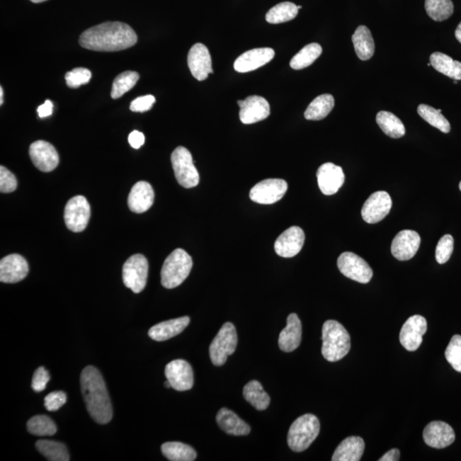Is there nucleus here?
Here are the masks:
<instances>
[{
  "mask_svg": "<svg viewBox=\"0 0 461 461\" xmlns=\"http://www.w3.org/2000/svg\"><path fill=\"white\" fill-rule=\"evenodd\" d=\"M138 40L130 25L120 22H107L82 33L80 45L96 52H118L134 47Z\"/></svg>",
  "mask_w": 461,
  "mask_h": 461,
  "instance_id": "nucleus-1",
  "label": "nucleus"
},
{
  "mask_svg": "<svg viewBox=\"0 0 461 461\" xmlns=\"http://www.w3.org/2000/svg\"><path fill=\"white\" fill-rule=\"evenodd\" d=\"M81 387L91 419L101 425L109 423L113 416V409L105 380L96 368L89 365L83 369Z\"/></svg>",
  "mask_w": 461,
  "mask_h": 461,
  "instance_id": "nucleus-2",
  "label": "nucleus"
},
{
  "mask_svg": "<svg viewBox=\"0 0 461 461\" xmlns=\"http://www.w3.org/2000/svg\"><path fill=\"white\" fill-rule=\"evenodd\" d=\"M322 342V355L330 363L342 360L351 351L350 334L342 324L332 319L324 323Z\"/></svg>",
  "mask_w": 461,
  "mask_h": 461,
  "instance_id": "nucleus-3",
  "label": "nucleus"
},
{
  "mask_svg": "<svg viewBox=\"0 0 461 461\" xmlns=\"http://www.w3.org/2000/svg\"><path fill=\"white\" fill-rule=\"evenodd\" d=\"M193 265L192 257L182 249H176L166 258L161 268V285L167 289L178 288L189 276Z\"/></svg>",
  "mask_w": 461,
  "mask_h": 461,
  "instance_id": "nucleus-4",
  "label": "nucleus"
},
{
  "mask_svg": "<svg viewBox=\"0 0 461 461\" xmlns=\"http://www.w3.org/2000/svg\"><path fill=\"white\" fill-rule=\"evenodd\" d=\"M321 425L319 419L313 414L302 415L295 421L290 426L288 442L294 452L307 450L319 436Z\"/></svg>",
  "mask_w": 461,
  "mask_h": 461,
  "instance_id": "nucleus-5",
  "label": "nucleus"
},
{
  "mask_svg": "<svg viewBox=\"0 0 461 461\" xmlns=\"http://www.w3.org/2000/svg\"><path fill=\"white\" fill-rule=\"evenodd\" d=\"M238 346V335L234 324H224L218 334L215 336L210 346V355L212 363L222 365L226 363L227 357L234 354Z\"/></svg>",
  "mask_w": 461,
  "mask_h": 461,
  "instance_id": "nucleus-6",
  "label": "nucleus"
},
{
  "mask_svg": "<svg viewBox=\"0 0 461 461\" xmlns=\"http://www.w3.org/2000/svg\"><path fill=\"white\" fill-rule=\"evenodd\" d=\"M171 163L176 180L183 188H193L199 183V173L188 149L178 147L172 153Z\"/></svg>",
  "mask_w": 461,
  "mask_h": 461,
  "instance_id": "nucleus-7",
  "label": "nucleus"
},
{
  "mask_svg": "<svg viewBox=\"0 0 461 461\" xmlns=\"http://www.w3.org/2000/svg\"><path fill=\"white\" fill-rule=\"evenodd\" d=\"M149 265L145 256H132L123 268V283L135 293H140L147 283Z\"/></svg>",
  "mask_w": 461,
  "mask_h": 461,
  "instance_id": "nucleus-8",
  "label": "nucleus"
},
{
  "mask_svg": "<svg viewBox=\"0 0 461 461\" xmlns=\"http://www.w3.org/2000/svg\"><path fill=\"white\" fill-rule=\"evenodd\" d=\"M338 267L344 276L361 284L370 282L373 275L372 269L367 261L352 252H344L340 255Z\"/></svg>",
  "mask_w": 461,
  "mask_h": 461,
  "instance_id": "nucleus-9",
  "label": "nucleus"
},
{
  "mask_svg": "<svg viewBox=\"0 0 461 461\" xmlns=\"http://www.w3.org/2000/svg\"><path fill=\"white\" fill-rule=\"evenodd\" d=\"M90 217L91 207L85 197H74L65 206L64 222L70 231L74 232L84 231Z\"/></svg>",
  "mask_w": 461,
  "mask_h": 461,
  "instance_id": "nucleus-10",
  "label": "nucleus"
},
{
  "mask_svg": "<svg viewBox=\"0 0 461 461\" xmlns=\"http://www.w3.org/2000/svg\"><path fill=\"white\" fill-rule=\"evenodd\" d=\"M288 185L281 178H268L257 184L251 190L250 198L260 205H273L280 201L288 192Z\"/></svg>",
  "mask_w": 461,
  "mask_h": 461,
  "instance_id": "nucleus-11",
  "label": "nucleus"
},
{
  "mask_svg": "<svg viewBox=\"0 0 461 461\" xmlns=\"http://www.w3.org/2000/svg\"><path fill=\"white\" fill-rule=\"evenodd\" d=\"M392 200L388 193L380 190L372 193L361 209V217L369 224H375L384 220L389 213Z\"/></svg>",
  "mask_w": 461,
  "mask_h": 461,
  "instance_id": "nucleus-12",
  "label": "nucleus"
},
{
  "mask_svg": "<svg viewBox=\"0 0 461 461\" xmlns=\"http://www.w3.org/2000/svg\"><path fill=\"white\" fill-rule=\"evenodd\" d=\"M165 376L171 384L172 388L178 392H186L193 388V370L188 361L184 360L171 361L166 365Z\"/></svg>",
  "mask_w": 461,
  "mask_h": 461,
  "instance_id": "nucleus-13",
  "label": "nucleus"
},
{
  "mask_svg": "<svg viewBox=\"0 0 461 461\" xmlns=\"http://www.w3.org/2000/svg\"><path fill=\"white\" fill-rule=\"evenodd\" d=\"M29 156L35 167L40 171H52L59 164V156L52 144L44 140L35 141L29 148Z\"/></svg>",
  "mask_w": 461,
  "mask_h": 461,
  "instance_id": "nucleus-14",
  "label": "nucleus"
},
{
  "mask_svg": "<svg viewBox=\"0 0 461 461\" xmlns=\"http://www.w3.org/2000/svg\"><path fill=\"white\" fill-rule=\"evenodd\" d=\"M427 331V321L421 315H414L402 327L400 342L406 351H417Z\"/></svg>",
  "mask_w": 461,
  "mask_h": 461,
  "instance_id": "nucleus-15",
  "label": "nucleus"
},
{
  "mask_svg": "<svg viewBox=\"0 0 461 461\" xmlns=\"http://www.w3.org/2000/svg\"><path fill=\"white\" fill-rule=\"evenodd\" d=\"M305 234L301 227H292L285 230L274 244V250L281 257L290 258L301 251L305 244Z\"/></svg>",
  "mask_w": 461,
  "mask_h": 461,
  "instance_id": "nucleus-16",
  "label": "nucleus"
},
{
  "mask_svg": "<svg viewBox=\"0 0 461 461\" xmlns=\"http://www.w3.org/2000/svg\"><path fill=\"white\" fill-rule=\"evenodd\" d=\"M240 107L239 118L244 124H253L268 118L270 115V106L263 97L250 96L244 101H239Z\"/></svg>",
  "mask_w": 461,
  "mask_h": 461,
  "instance_id": "nucleus-17",
  "label": "nucleus"
},
{
  "mask_svg": "<svg viewBox=\"0 0 461 461\" xmlns=\"http://www.w3.org/2000/svg\"><path fill=\"white\" fill-rule=\"evenodd\" d=\"M421 239L418 232L404 230L394 237L392 244V253L399 261H409L416 255Z\"/></svg>",
  "mask_w": 461,
  "mask_h": 461,
  "instance_id": "nucleus-18",
  "label": "nucleus"
},
{
  "mask_svg": "<svg viewBox=\"0 0 461 461\" xmlns=\"http://www.w3.org/2000/svg\"><path fill=\"white\" fill-rule=\"evenodd\" d=\"M188 63L190 73L199 81L206 80L209 74L213 73L209 49L201 43L195 44L190 48Z\"/></svg>",
  "mask_w": 461,
  "mask_h": 461,
  "instance_id": "nucleus-19",
  "label": "nucleus"
},
{
  "mask_svg": "<svg viewBox=\"0 0 461 461\" xmlns=\"http://www.w3.org/2000/svg\"><path fill=\"white\" fill-rule=\"evenodd\" d=\"M28 264L24 257L11 254L0 261V281L14 284L22 281L28 273Z\"/></svg>",
  "mask_w": 461,
  "mask_h": 461,
  "instance_id": "nucleus-20",
  "label": "nucleus"
},
{
  "mask_svg": "<svg viewBox=\"0 0 461 461\" xmlns=\"http://www.w3.org/2000/svg\"><path fill=\"white\" fill-rule=\"evenodd\" d=\"M423 438L428 446L441 450L455 442V433L448 423L433 421L428 423L423 430Z\"/></svg>",
  "mask_w": 461,
  "mask_h": 461,
  "instance_id": "nucleus-21",
  "label": "nucleus"
},
{
  "mask_svg": "<svg viewBox=\"0 0 461 461\" xmlns=\"http://www.w3.org/2000/svg\"><path fill=\"white\" fill-rule=\"evenodd\" d=\"M317 180L321 193L326 196H331L338 193L342 188L346 176L341 167L331 163H326L319 168Z\"/></svg>",
  "mask_w": 461,
  "mask_h": 461,
  "instance_id": "nucleus-22",
  "label": "nucleus"
},
{
  "mask_svg": "<svg viewBox=\"0 0 461 461\" xmlns=\"http://www.w3.org/2000/svg\"><path fill=\"white\" fill-rule=\"evenodd\" d=\"M275 55L272 48H256L250 50L237 58L234 69L239 73L251 72L269 63Z\"/></svg>",
  "mask_w": 461,
  "mask_h": 461,
  "instance_id": "nucleus-23",
  "label": "nucleus"
},
{
  "mask_svg": "<svg viewBox=\"0 0 461 461\" xmlns=\"http://www.w3.org/2000/svg\"><path fill=\"white\" fill-rule=\"evenodd\" d=\"M155 193L152 186L147 181H139L132 186L128 196V207L136 214L147 212L153 205Z\"/></svg>",
  "mask_w": 461,
  "mask_h": 461,
  "instance_id": "nucleus-24",
  "label": "nucleus"
},
{
  "mask_svg": "<svg viewBox=\"0 0 461 461\" xmlns=\"http://www.w3.org/2000/svg\"><path fill=\"white\" fill-rule=\"evenodd\" d=\"M302 341V323L296 314H290L288 325L280 332L279 346L284 352H292L300 346Z\"/></svg>",
  "mask_w": 461,
  "mask_h": 461,
  "instance_id": "nucleus-25",
  "label": "nucleus"
},
{
  "mask_svg": "<svg viewBox=\"0 0 461 461\" xmlns=\"http://www.w3.org/2000/svg\"><path fill=\"white\" fill-rule=\"evenodd\" d=\"M188 317L170 319L152 326L149 331V336L156 342H163L181 334L188 326Z\"/></svg>",
  "mask_w": 461,
  "mask_h": 461,
  "instance_id": "nucleus-26",
  "label": "nucleus"
},
{
  "mask_svg": "<svg viewBox=\"0 0 461 461\" xmlns=\"http://www.w3.org/2000/svg\"><path fill=\"white\" fill-rule=\"evenodd\" d=\"M365 450L364 440L360 437H350L344 439L336 448L331 460L359 461Z\"/></svg>",
  "mask_w": 461,
  "mask_h": 461,
  "instance_id": "nucleus-27",
  "label": "nucleus"
},
{
  "mask_svg": "<svg viewBox=\"0 0 461 461\" xmlns=\"http://www.w3.org/2000/svg\"><path fill=\"white\" fill-rule=\"evenodd\" d=\"M217 421L221 429L232 436H247L251 427L232 411L222 409L217 415Z\"/></svg>",
  "mask_w": 461,
  "mask_h": 461,
  "instance_id": "nucleus-28",
  "label": "nucleus"
},
{
  "mask_svg": "<svg viewBox=\"0 0 461 461\" xmlns=\"http://www.w3.org/2000/svg\"><path fill=\"white\" fill-rule=\"evenodd\" d=\"M353 44L357 57L360 60L367 61L371 59L375 52V40L372 33L368 27L360 25L356 28L355 34L352 36Z\"/></svg>",
  "mask_w": 461,
  "mask_h": 461,
  "instance_id": "nucleus-29",
  "label": "nucleus"
},
{
  "mask_svg": "<svg viewBox=\"0 0 461 461\" xmlns=\"http://www.w3.org/2000/svg\"><path fill=\"white\" fill-rule=\"evenodd\" d=\"M431 65L437 70L438 72L443 74L444 76L454 79V80H461V63L459 61H455L450 56L442 52H434L430 57Z\"/></svg>",
  "mask_w": 461,
  "mask_h": 461,
  "instance_id": "nucleus-30",
  "label": "nucleus"
},
{
  "mask_svg": "<svg viewBox=\"0 0 461 461\" xmlns=\"http://www.w3.org/2000/svg\"><path fill=\"white\" fill-rule=\"evenodd\" d=\"M376 122L381 130L390 138L399 139L405 135V127L396 115L389 111H380L376 116Z\"/></svg>",
  "mask_w": 461,
  "mask_h": 461,
  "instance_id": "nucleus-31",
  "label": "nucleus"
},
{
  "mask_svg": "<svg viewBox=\"0 0 461 461\" xmlns=\"http://www.w3.org/2000/svg\"><path fill=\"white\" fill-rule=\"evenodd\" d=\"M335 101L331 94H322L314 98L305 113V118L309 120H321L326 118L334 110Z\"/></svg>",
  "mask_w": 461,
  "mask_h": 461,
  "instance_id": "nucleus-32",
  "label": "nucleus"
},
{
  "mask_svg": "<svg viewBox=\"0 0 461 461\" xmlns=\"http://www.w3.org/2000/svg\"><path fill=\"white\" fill-rule=\"evenodd\" d=\"M245 400L254 406L257 410L263 411L267 409L270 404V397L265 392L263 385L260 382L252 380L244 386L243 390Z\"/></svg>",
  "mask_w": 461,
  "mask_h": 461,
  "instance_id": "nucleus-33",
  "label": "nucleus"
},
{
  "mask_svg": "<svg viewBox=\"0 0 461 461\" xmlns=\"http://www.w3.org/2000/svg\"><path fill=\"white\" fill-rule=\"evenodd\" d=\"M161 450L166 458L171 461H193L197 458L193 447L180 442L165 443Z\"/></svg>",
  "mask_w": 461,
  "mask_h": 461,
  "instance_id": "nucleus-34",
  "label": "nucleus"
},
{
  "mask_svg": "<svg viewBox=\"0 0 461 461\" xmlns=\"http://www.w3.org/2000/svg\"><path fill=\"white\" fill-rule=\"evenodd\" d=\"M35 446L40 454L48 460H69V452L64 443L50 441V440H39L38 442H36Z\"/></svg>",
  "mask_w": 461,
  "mask_h": 461,
  "instance_id": "nucleus-35",
  "label": "nucleus"
},
{
  "mask_svg": "<svg viewBox=\"0 0 461 461\" xmlns=\"http://www.w3.org/2000/svg\"><path fill=\"white\" fill-rule=\"evenodd\" d=\"M321 53L322 47L321 45L317 43L307 45L292 57L290 63V67L296 70L309 67L321 55Z\"/></svg>",
  "mask_w": 461,
  "mask_h": 461,
  "instance_id": "nucleus-36",
  "label": "nucleus"
},
{
  "mask_svg": "<svg viewBox=\"0 0 461 461\" xmlns=\"http://www.w3.org/2000/svg\"><path fill=\"white\" fill-rule=\"evenodd\" d=\"M298 7L292 2L278 4L268 11L266 21L271 24H279L293 20L298 14Z\"/></svg>",
  "mask_w": 461,
  "mask_h": 461,
  "instance_id": "nucleus-37",
  "label": "nucleus"
},
{
  "mask_svg": "<svg viewBox=\"0 0 461 461\" xmlns=\"http://www.w3.org/2000/svg\"><path fill=\"white\" fill-rule=\"evenodd\" d=\"M426 13L436 22H443L454 13L452 0H426Z\"/></svg>",
  "mask_w": 461,
  "mask_h": 461,
  "instance_id": "nucleus-38",
  "label": "nucleus"
},
{
  "mask_svg": "<svg viewBox=\"0 0 461 461\" xmlns=\"http://www.w3.org/2000/svg\"><path fill=\"white\" fill-rule=\"evenodd\" d=\"M418 114L421 116L423 120L430 125L438 128L440 131L448 134L451 130L450 123L444 118L441 112L434 109L433 107L427 105H419L418 107Z\"/></svg>",
  "mask_w": 461,
  "mask_h": 461,
  "instance_id": "nucleus-39",
  "label": "nucleus"
},
{
  "mask_svg": "<svg viewBox=\"0 0 461 461\" xmlns=\"http://www.w3.org/2000/svg\"><path fill=\"white\" fill-rule=\"evenodd\" d=\"M140 74L135 72H125L120 74L115 79L112 85L111 98L118 99L134 89L136 83L138 82Z\"/></svg>",
  "mask_w": 461,
  "mask_h": 461,
  "instance_id": "nucleus-40",
  "label": "nucleus"
},
{
  "mask_svg": "<svg viewBox=\"0 0 461 461\" xmlns=\"http://www.w3.org/2000/svg\"><path fill=\"white\" fill-rule=\"evenodd\" d=\"M27 427L29 433L39 437L53 436L57 433L55 423L47 415H36L31 418L28 422Z\"/></svg>",
  "mask_w": 461,
  "mask_h": 461,
  "instance_id": "nucleus-41",
  "label": "nucleus"
},
{
  "mask_svg": "<svg viewBox=\"0 0 461 461\" xmlns=\"http://www.w3.org/2000/svg\"><path fill=\"white\" fill-rule=\"evenodd\" d=\"M445 357L448 363L455 371L461 372V336L455 335L446 348Z\"/></svg>",
  "mask_w": 461,
  "mask_h": 461,
  "instance_id": "nucleus-42",
  "label": "nucleus"
},
{
  "mask_svg": "<svg viewBox=\"0 0 461 461\" xmlns=\"http://www.w3.org/2000/svg\"><path fill=\"white\" fill-rule=\"evenodd\" d=\"M454 238L450 234L444 235L436 248V259L439 264L446 263L454 251Z\"/></svg>",
  "mask_w": 461,
  "mask_h": 461,
  "instance_id": "nucleus-43",
  "label": "nucleus"
},
{
  "mask_svg": "<svg viewBox=\"0 0 461 461\" xmlns=\"http://www.w3.org/2000/svg\"><path fill=\"white\" fill-rule=\"evenodd\" d=\"M91 78L89 69L76 68L65 74V81L70 89H78L82 85L87 84Z\"/></svg>",
  "mask_w": 461,
  "mask_h": 461,
  "instance_id": "nucleus-44",
  "label": "nucleus"
},
{
  "mask_svg": "<svg viewBox=\"0 0 461 461\" xmlns=\"http://www.w3.org/2000/svg\"><path fill=\"white\" fill-rule=\"evenodd\" d=\"M18 186V181L13 173L6 168L0 167V192L10 193L14 192Z\"/></svg>",
  "mask_w": 461,
  "mask_h": 461,
  "instance_id": "nucleus-45",
  "label": "nucleus"
},
{
  "mask_svg": "<svg viewBox=\"0 0 461 461\" xmlns=\"http://www.w3.org/2000/svg\"><path fill=\"white\" fill-rule=\"evenodd\" d=\"M67 402V396L64 392H53L45 397V408L51 412L62 408Z\"/></svg>",
  "mask_w": 461,
  "mask_h": 461,
  "instance_id": "nucleus-46",
  "label": "nucleus"
},
{
  "mask_svg": "<svg viewBox=\"0 0 461 461\" xmlns=\"http://www.w3.org/2000/svg\"><path fill=\"white\" fill-rule=\"evenodd\" d=\"M51 380L49 372L43 367H40L34 373L32 380V388L35 392H41L47 387L48 382Z\"/></svg>",
  "mask_w": 461,
  "mask_h": 461,
  "instance_id": "nucleus-47",
  "label": "nucleus"
},
{
  "mask_svg": "<svg viewBox=\"0 0 461 461\" xmlns=\"http://www.w3.org/2000/svg\"><path fill=\"white\" fill-rule=\"evenodd\" d=\"M155 103L156 98L152 95L139 97L131 103L130 110L134 112H140V113H142V112L151 110Z\"/></svg>",
  "mask_w": 461,
  "mask_h": 461,
  "instance_id": "nucleus-48",
  "label": "nucleus"
},
{
  "mask_svg": "<svg viewBox=\"0 0 461 461\" xmlns=\"http://www.w3.org/2000/svg\"><path fill=\"white\" fill-rule=\"evenodd\" d=\"M145 138L142 132L139 131H132L128 136V142L131 147L135 149H140L144 144Z\"/></svg>",
  "mask_w": 461,
  "mask_h": 461,
  "instance_id": "nucleus-49",
  "label": "nucleus"
},
{
  "mask_svg": "<svg viewBox=\"0 0 461 461\" xmlns=\"http://www.w3.org/2000/svg\"><path fill=\"white\" fill-rule=\"evenodd\" d=\"M38 115L40 118H47L52 114L53 112V103L52 101H47L43 105H41L38 109H37Z\"/></svg>",
  "mask_w": 461,
  "mask_h": 461,
  "instance_id": "nucleus-50",
  "label": "nucleus"
},
{
  "mask_svg": "<svg viewBox=\"0 0 461 461\" xmlns=\"http://www.w3.org/2000/svg\"><path fill=\"white\" fill-rule=\"evenodd\" d=\"M400 460V451L397 448L388 451L379 460L380 461H398Z\"/></svg>",
  "mask_w": 461,
  "mask_h": 461,
  "instance_id": "nucleus-51",
  "label": "nucleus"
},
{
  "mask_svg": "<svg viewBox=\"0 0 461 461\" xmlns=\"http://www.w3.org/2000/svg\"><path fill=\"white\" fill-rule=\"evenodd\" d=\"M455 37H456L457 40H458L459 42L461 44V22L458 25V27H457V28H456Z\"/></svg>",
  "mask_w": 461,
  "mask_h": 461,
  "instance_id": "nucleus-52",
  "label": "nucleus"
},
{
  "mask_svg": "<svg viewBox=\"0 0 461 461\" xmlns=\"http://www.w3.org/2000/svg\"><path fill=\"white\" fill-rule=\"evenodd\" d=\"M4 91L2 86L0 87V105H3L4 103Z\"/></svg>",
  "mask_w": 461,
  "mask_h": 461,
  "instance_id": "nucleus-53",
  "label": "nucleus"
},
{
  "mask_svg": "<svg viewBox=\"0 0 461 461\" xmlns=\"http://www.w3.org/2000/svg\"><path fill=\"white\" fill-rule=\"evenodd\" d=\"M30 1L35 4H39L47 1V0H30Z\"/></svg>",
  "mask_w": 461,
  "mask_h": 461,
  "instance_id": "nucleus-54",
  "label": "nucleus"
},
{
  "mask_svg": "<svg viewBox=\"0 0 461 461\" xmlns=\"http://www.w3.org/2000/svg\"><path fill=\"white\" fill-rule=\"evenodd\" d=\"M164 385L166 388H172L171 384H170L168 380L165 382Z\"/></svg>",
  "mask_w": 461,
  "mask_h": 461,
  "instance_id": "nucleus-55",
  "label": "nucleus"
},
{
  "mask_svg": "<svg viewBox=\"0 0 461 461\" xmlns=\"http://www.w3.org/2000/svg\"><path fill=\"white\" fill-rule=\"evenodd\" d=\"M459 188H460V192H461V181L460 182Z\"/></svg>",
  "mask_w": 461,
  "mask_h": 461,
  "instance_id": "nucleus-56",
  "label": "nucleus"
},
{
  "mask_svg": "<svg viewBox=\"0 0 461 461\" xmlns=\"http://www.w3.org/2000/svg\"><path fill=\"white\" fill-rule=\"evenodd\" d=\"M454 83H455V84H457V81L455 80V81H454Z\"/></svg>",
  "mask_w": 461,
  "mask_h": 461,
  "instance_id": "nucleus-57",
  "label": "nucleus"
}]
</instances>
